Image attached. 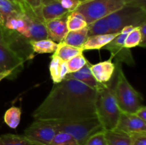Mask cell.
<instances>
[{
  "instance_id": "6da1fadb",
  "label": "cell",
  "mask_w": 146,
  "mask_h": 145,
  "mask_svg": "<svg viewBox=\"0 0 146 145\" xmlns=\"http://www.w3.org/2000/svg\"><path fill=\"white\" fill-rule=\"evenodd\" d=\"M98 91L74 79L54 84L46 98L33 112L34 119L74 120L95 117Z\"/></svg>"
},
{
  "instance_id": "7a4b0ae2",
  "label": "cell",
  "mask_w": 146,
  "mask_h": 145,
  "mask_svg": "<svg viewBox=\"0 0 146 145\" xmlns=\"http://www.w3.org/2000/svg\"><path fill=\"white\" fill-rule=\"evenodd\" d=\"M1 28L11 48L26 61L34 56L31 43L48 38L44 21L34 14L22 12L8 17Z\"/></svg>"
},
{
  "instance_id": "3957f363",
  "label": "cell",
  "mask_w": 146,
  "mask_h": 145,
  "mask_svg": "<svg viewBox=\"0 0 146 145\" xmlns=\"http://www.w3.org/2000/svg\"><path fill=\"white\" fill-rule=\"evenodd\" d=\"M96 112L105 131L116 128L121 114L115 95V83L110 81L98 90Z\"/></svg>"
},
{
  "instance_id": "277c9868",
  "label": "cell",
  "mask_w": 146,
  "mask_h": 145,
  "mask_svg": "<svg viewBox=\"0 0 146 145\" xmlns=\"http://www.w3.org/2000/svg\"><path fill=\"white\" fill-rule=\"evenodd\" d=\"M117 63L115 95L118 107L122 112L135 113L137 109L144 105L143 98L128 80L121 68V63Z\"/></svg>"
},
{
  "instance_id": "5b68a950",
  "label": "cell",
  "mask_w": 146,
  "mask_h": 145,
  "mask_svg": "<svg viewBox=\"0 0 146 145\" xmlns=\"http://www.w3.org/2000/svg\"><path fill=\"white\" fill-rule=\"evenodd\" d=\"M51 122L58 132H64L71 134L79 145H84L88 138L92 135L105 131L97 117L87 119Z\"/></svg>"
},
{
  "instance_id": "8992f818",
  "label": "cell",
  "mask_w": 146,
  "mask_h": 145,
  "mask_svg": "<svg viewBox=\"0 0 146 145\" xmlns=\"http://www.w3.org/2000/svg\"><path fill=\"white\" fill-rule=\"evenodd\" d=\"M111 32L118 33L126 26L139 27L146 22V9L126 5L106 17Z\"/></svg>"
},
{
  "instance_id": "52a82bcc",
  "label": "cell",
  "mask_w": 146,
  "mask_h": 145,
  "mask_svg": "<svg viewBox=\"0 0 146 145\" xmlns=\"http://www.w3.org/2000/svg\"><path fill=\"white\" fill-rule=\"evenodd\" d=\"M125 5L124 0H87L80 3L75 11L80 13L89 24L108 16Z\"/></svg>"
},
{
  "instance_id": "ba28073f",
  "label": "cell",
  "mask_w": 146,
  "mask_h": 145,
  "mask_svg": "<svg viewBox=\"0 0 146 145\" xmlns=\"http://www.w3.org/2000/svg\"><path fill=\"white\" fill-rule=\"evenodd\" d=\"M57 132L51 121L34 119L22 135L33 145H50Z\"/></svg>"
},
{
  "instance_id": "9c48e42d",
  "label": "cell",
  "mask_w": 146,
  "mask_h": 145,
  "mask_svg": "<svg viewBox=\"0 0 146 145\" xmlns=\"http://www.w3.org/2000/svg\"><path fill=\"white\" fill-rule=\"evenodd\" d=\"M135 27L126 26L124 27L121 31L120 34L111 41L109 44L104 47V49L109 51L111 54V58H115L116 63L126 64L129 66L135 65V59L133 56L131 49L125 48L124 45L125 39L129 32H131Z\"/></svg>"
},
{
  "instance_id": "30bf717a",
  "label": "cell",
  "mask_w": 146,
  "mask_h": 145,
  "mask_svg": "<svg viewBox=\"0 0 146 145\" xmlns=\"http://www.w3.org/2000/svg\"><path fill=\"white\" fill-rule=\"evenodd\" d=\"M25 61L11 48L4 37L2 28L0 26V68L12 71L15 75L21 72Z\"/></svg>"
},
{
  "instance_id": "8fae6325",
  "label": "cell",
  "mask_w": 146,
  "mask_h": 145,
  "mask_svg": "<svg viewBox=\"0 0 146 145\" xmlns=\"http://www.w3.org/2000/svg\"><path fill=\"white\" fill-rule=\"evenodd\" d=\"M115 129L125 132L128 134L135 133H146V122L140 119L134 113L121 112Z\"/></svg>"
},
{
  "instance_id": "7c38bea8",
  "label": "cell",
  "mask_w": 146,
  "mask_h": 145,
  "mask_svg": "<svg viewBox=\"0 0 146 145\" xmlns=\"http://www.w3.org/2000/svg\"><path fill=\"white\" fill-rule=\"evenodd\" d=\"M113 58L92 65L91 64L90 70L96 80L100 84H106L109 82L113 78L115 71V64L112 62Z\"/></svg>"
},
{
  "instance_id": "4fadbf2b",
  "label": "cell",
  "mask_w": 146,
  "mask_h": 145,
  "mask_svg": "<svg viewBox=\"0 0 146 145\" xmlns=\"http://www.w3.org/2000/svg\"><path fill=\"white\" fill-rule=\"evenodd\" d=\"M66 17L67 16H66L44 22L48 38L55 41L57 44L64 40L68 32L66 25Z\"/></svg>"
},
{
  "instance_id": "5bb4252c",
  "label": "cell",
  "mask_w": 146,
  "mask_h": 145,
  "mask_svg": "<svg viewBox=\"0 0 146 145\" xmlns=\"http://www.w3.org/2000/svg\"><path fill=\"white\" fill-rule=\"evenodd\" d=\"M68 13L56 0L42 4L39 10L40 16L44 22L66 16Z\"/></svg>"
},
{
  "instance_id": "9a60e30c",
  "label": "cell",
  "mask_w": 146,
  "mask_h": 145,
  "mask_svg": "<svg viewBox=\"0 0 146 145\" xmlns=\"http://www.w3.org/2000/svg\"><path fill=\"white\" fill-rule=\"evenodd\" d=\"M91 64L89 62L84 65L81 70L76 71L72 73H68L66 75L65 78H68V79H74L76 80H78L82 83L85 84L87 86L90 87L92 89L96 90H99L104 84H100L96 80L94 75H92L90 70V66ZM64 78V79H65Z\"/></svg>"
},
{
  "instance_id": "2e32d148",
  "label": "cell",
  "mask_w": 146,
  "mask_h": 145,
  "mask_svg": "<svg viewBox=\"0 0 146 145\" xmlns=\"http://www.w3.org/2000/svg\"><path fill=\"white\" fill-rule=\"evenodd\" d=\"M120 32L88 36L81 48L84 50V51L100 50L101 48H104L107 44H109L111 41H113L120 34Z\"/></svg>"
},
{
  "instance_id": "e0dca14e",
  "label": "cell",
  "mask_w": 146,
  "mask_h": 145,
  "mask_svg": "<svg viewBox=\"0 0 146 145\" xmlns=\"http://www.w3.org/2000/svg\"><path fill=\"white\" fill-rule=\"evenodd\" d=\"M49 71L54 83L61 82L68 74L66 63L58 56L53 55L49 65Z\"/></svg>"
},
{
  "instance_id": "ac0fdd59",
  "label": "cell",
  "mask_w": 146,
  "mask_h": 145,
  "mask_svg": "<svg viewBox=\"0 0 146 145\" xmlns=\"http://www.w3.org/2000/svg\"><path fill=\"white\" fill-rule=\"evenodd\" d=\"M88 37V27L77 31H68L62 42L75 47L81 48Z\"/></svg>"
},
{
  "instance_id": "d6986e66",
  "label": "cell",
  "mask_w": 146,
  "mask_h": 145,
  "mask_svg": "<svg viewBox=\"0 0 146 145\" xmlns=\"http://www.w3.org/2000/svg\"><path fill=\"white\" fill-rule=\"evenodd\" d=\"M83 53H84V50L82 49V48L73 46L61 41L58 44L57 49L56 50L53 55L58 56L62 61L66 62L68 60Z\"/></svg>"
},
{
  "instance_id": "ffe728a7",
  "label": "cell",
  "mask_w": 146,
  "mask_h": 145,
  "mask_svg": "<svg viewBox=\"0 0 146 145\" xmlns=\"http://www.w3.org/2000/svg\"><path fill=\"white\" fill-rule=\"evenodd\" d=\"M105 136L108 145H131V136L118 129L105 131Z\"/></svg>"
},
{
  "instance_id": "44dd1931",
  "label": "cell",
  "mask_w": 146,
  "mask_h": 145,
  "mask_svg": "<svg viewBox=\"0 0 146 145\" xmlns=\"http://www.w3.org/2000/svg\"><path fill=\"white\" fill-rule=\"evenodd\" d=\"M31 47L33 53H54L57 49L58 44L49 38H45V39L32 41L31 43Z\"/></svg>"
},
{
  "instance_id": "7402d4cb",
  "label": "cell",
  "mask_w": 146,
  "mask_h": 145,
  "mask_svg": "<svg viewBox=\"0 0 146 145\" xmlns=\"http://www.w3.org/2000/svg\"><path fill=\"white\" fill-rule=\"evenodd\" d=\"M66 25L68 31H77L88 26L84 17L78 11H74L68 13L66 17Z\"/></svg>"
},
{
  "instance_id": "603a6c76",
  "label": "cell",
  "mask_w": 146,
  "mask_h": 145,
  "mask_svg": "<svg viewBox=\"0 0 146 145\" xmlns=\"http://www.w3.org/2000/svg\"><path fill=\"white\" fill-rule=\"evenodd\" d=\"M88 30V36L94 35L112 34L106 18H100L87 26Z\"/></svg>"
},
{
  "instance_id": "cb8c5ba5",
  "label": "cell",
  "mask_w": 146,
  "mask_h": 145,
  "mask_svg": "<svg viewBox=\"0 0 146 145\" xmlns=\"http://www.w3.org/2000/svg\"><path fill=\"white\" fill-rule=\"evenodd\" d=\"M21 110L17 107H11L6 111L4 116V122L11 129H16L21 120Z\"/></svg>"
},
{
  "instance_id": "d4e9b609",
  "label": "cell",
  "mask_w": 146,
  "mask_h": 145,
  "mask_svg": "<svg viewBox=\"0 0 146 145\" xmlns=\"http://www.w3.org/2000/svg\"><path fill=\"white\" fill-rule=\"evenodd\" d=\"M1 145H33L23 135L6 134L0 136Z\"/></svg>"
},
{
  "instance_id": "484cf974",
  "label": "cell",
  "mask_w": 146,
  "mask_h": 145,
  "mask_svg": "<svg viewBox=\"0 0 146 145\" xmlns=\"http://www.w3.org/2000/svg\"><path fill=\"white\" fill-rule=\"evenodd\" d=\"M0 10L2 12L5 20L11 16L24 12V10L21 7L9 0H0Z\"/></svg>"
},
{
  "instance_id": "4316f807",
  "label": "cell",
  "mask_w": 146,
  "mask_h": 145,
  "mask_svg": "<svg viewBox=\"0 0 146 145\" xmlns=\"http://www.w3.org/2000/svg\"><path fill=\"white\" fill-rule=\"evenodd\" d=\"M88 62L89 61L84 56V53L74 57L71 59L68 60V61L66 62L67 69H68V74L72 73V72H75L76 71H79L84 65H86Z\"/></svg>"
},
{
  "instance_id": "83f0119b",
  "label": "cell",
  "mask_w": 146,
  "mask_h": 145,
  "mask_svg": "<svg viewBox=\"0 0 146 145\" xmlns=\"http://www.w3.org/2000/svg\"><path fill=\"white\" fill-rule=\"evenodd\" d=\"M50 145H79V144L69 134L57 132Z\"/></svg>"
},
{
  "instance_id": "f1b7e54d",
  "label": "cell",
  "mask_w": 146,
  "mask_h": 145,
  "mask_svg": "<svg viewBox=\"0 0 146 145\" xmlns=\"http://www.w3.org/2000/svg\"><path fill=\"white\" fill-rule=\"evenodd\" d=\"M141 36L139 27H135L131 32L128 34L125 39L124 45H125V48L131 49V48H133V47L138 46L140 43H141Z\"/></svg>"
},
{
  "instance_id": "f546056e",
  "label": "cell",
  "mask_w": 146,
  "mask_h": 145,
  "mask_svg": "<svg viewBox=\"0 0 146 145\" xmlns=\"http://www.w3.org/2000/svg\"><path fill=\"white\" fill-rule=\"evenodd\" d=\"M21 1L25 7V13H34L39 18H41L39 10L42 5V0H21Z\"/></svg>"
},
{
  "instance_id": "4dcf8cb0",
  "label": "cell",
  "mask_w": 146,
  "mask_h": 145,
  "mask_svg": "<svg viewBox=\"0 0 146 145\" xmlns=\"http://www.w3.org/2000/svg\"><path fill=\"white\" fill-rule=\"evenodd\" d=\"M84 145H108L105 136V131L99 132L88 139Z\"/></svg>"
},
{
  "instance_id": "1f68e13d",
  "label": "cell",
  "mask_w": 146,
  "mask_h": 145,
  "mask_svg": "<svg viewBox=\"0 0 146 145\" xmlns=\"http://www.w3.org/2000/svg\"><path fill=\"white\" fill-rule=\"evenodd\" d=\"M56 1H58L60 4L68 12L75 11L76 9L81 3L79 0H56Z\"/></svg>"
},
{
  "instance_id": "d6a6232c",
  "label": "cell",
  "mask_w": 146,
  "mask_h": 145,
  "mask_svg": "<svg viewBox=\"0 0 146 145\" xmlns=\"http://www.w3.org/2000/svg\"><path fill=\"white\" fill-rule=\"evenodd\" d=\"M131 145H146V133H135L130 134Z\"/></svg>"
},
{
  "instance_id": "836d02e7",
  "label": "cell",
  "mask_w": 146,
  "mask_h": 145,
  "mask_svg": "<svg viewBox=\"0 0 146 145\" xmlns=\"http://www.w3.org/2000/svg\"><path fill=\"white\" fill-rule=\"evenodd\" d=\"M140 32L141 36V41L138 46L145 48L146 45V22L143 24L142 25L139 26Z\"/></svg>"
},
{
  "instance_id": "e575fe53",
  "label": "cell",
  "mask_w": 146,
  "mask_h": 145,
  "mask_svg": "<svg viewBox=\"0 0 146 145\" xmlns=\"http://www.w3.org/2000/svg\"><path fill=\"white\" fill-rule=\"evenodd\" d=\"M126 5L135 6L146 9V0H124Z\"/></svg>"
},
{
  "instance_id": "d590c367",
  "label": "cell",
  "mask_w": 146,
  "mask_h": 145,
  "mask_svg": "<svg viewBox=\"0 0 146 145\" xmlns=\"http://www.w3.org/2000/svg\"><path fill=\"white\" fill-rule=\"evenodd\" d=\"M134 114H135L138 117H139L140 119H141L142 120L146 122V107L145 105L141 107L139 109H137L136 112Z\"/></svg>"
},
{
  "instance_id": "8d00e7d4",
  "label": "cell",
  "mask_w": 146,
  "mask_h": 145,
  "mask_svg": "<svg viewBox=\"0 0 146 145\" xmlns=\"http://www.w3.org/2000/svg\"><path fill=\"white\" fill-rule=\"evenodd\" d=\"M14 74L13 73L12 71H4V72H0V82L3 79L7 78H12V77H14Z\"/></svg>"
},
{
  "instance_id": "74e56055",
  "label": "cell",
  "mask_w": 146,
  "mask_h": 145,
  "mask_svg": "<svg viewBox=\"0 0 146 145\" xmlns=\"http://www.w3.org/2000/svg\"><path fill=\"white\" fill-rule=\"evenodd\" d=\"M9 1H11L12 3H14V4H17V5L19 6L20 7H21V8L23 9L24 10V12H25V7H24V4H23L22 1L21 0H9Z\"/></svg>"
},
{
  "instance_id": "f35d334b",
  "label": "cell",
  "mask_w": 146,
  "mask_h": 145,
  "mask_svg": "<svg viewBox=\"0 0 146 145\" xmlns=\"http://www.w3.org/2000/svg\"><path fill=\"white\" fill-rule=\"evenodd\" d=\"M4 22H5V19H4V15H3L2 12H1V10H0V26H4Z\"/></svg>"
},
{
  "instance_id": "ab89813d",
  "label": "cell",
  "mask_w": 146,
  "mask_h": 145,
  "mask_svg": "<svg viewBox=\"0 0 146 145\" xmlns=\"http://www.w3.org/2000/svg\"><path fill=\"white\" fill-rule=\"evenodd\" d=\"M53 1V0H42V4H46V3H48V2H49V1Z\"/></svg>"
},
{
  "instance_id": "60d3db41",
  "label": "cell",
  "mask_w": 146,
  "mask_h": 145,
  "mask_svg": "<svg viewBox=\"0 0 146 145\" xmlns=\"http://www.w3.org/2000/svg\"><path fill=\"white\" fill-rule=\"evenodd\" d=\"M4 71H4V70H3V69H1V68H0V72H4Z\"/></svg>"
},
{
  "instance_id": "b9f144b4",
  "label": "cell",
  "mask_w": 146,
  "mask_h": 145,
  "mask_svg": "<svg viewBox=\"0 0 146 145\" xmlns=\"http://www.w3.org/2000/svg\"><path fill=\"white\" fill-rule=\"evenodd\" d=\"M87 1V0H79L80 2H83V1Z\"/></svg>"
},
{
  "instance_id": "7bdbcfd3",
  "label": "cell",
  "mask_w": 146,
  "mask_h": 145,
  "mask_svg": "<svg viewBox=\"0 0 146 145\" xmlns=\"http://www.w3.org/2000/svg\"><path fill=\"white\" fill-rule=\"evenodd\" d=\"M0 145H1V143H0Z\"/></svg>"
}]
</instances>
